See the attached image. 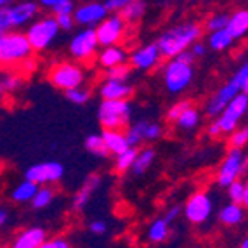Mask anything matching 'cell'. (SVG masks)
I'll return each mask as SVG.
<instances>
[{
  "label": "cell",
  "instance_id": "obj_1",
  "mask_svg": "<svg viewBox=\"0 0 248 248\" xmlns=\"http://www.w3.org/2000/svg\"><path fill=\"white\" fill-rule=\"evenodd\" d=\"M202 33H203L202 25L193 23V21H186V23H181V25H175L172 28L165 30L156 40V46L160 49L161 58H167V59L175 58L184 49H189L191 44H195L196 40H200Z\"/></svg>",
  "mask_w": 248,
  "mask_h": 248
},
{
  "label": "cell",
  "instance_id": "obj_2",
  "mask_svg": "<svg viewBox=\"0 0 248 248\" xmlns=\"http://www.w3.org/2000/svg\"><path fill=\"white\" fill-rule=\"evenodd\" d=\"M33 47L30 46L26 33L21 31H5L0 33V68H19L26 59L33 56Z\"/></svg>",
  "mask_w": 248,
  "mask_h": 248
},
{
  "label": "cell",
  "instance_id": "obj_3",
  "mask_svg": "<svg viewBox=\"0 0 248 248\" xmlns=\"http://www.w3.org/2000/svg\"><path fill=\"white\" fill-rule=\"evenodd\" d=\"M247 77H248V59L241 64L240 68H238V70H236V73L232 75L231 78L224 83L222 87H220L219 91L215 92L210 99L207 101V106H205L207 115L214 116L215 118V116L219 115V113L224 109V106H226V104L234 97V95L241 94V92H243Z\"/></svg>",
  "mask_w": 248,
  "mask_h": 248
},
{
  "label": "cell",
  "instance_id": "obj_4",
  "mask_svg": "<svg viewBox=\"0 0 248 248\" xmlns=\"http://www.w3.org/2000/svg\"><path fill=\"white\" fill-rule=\"evenodd\" d=\"M59 31L61 30L58 26L56 16H44L31 21L25 33L30 40V46L33 47L35 52H42V50L49 49L56 42Z\"/></svg>",
  "mask_w": 248,
  "mask_h": 248
},
{
  "label": "cell",
  "instance_id": "obj_5",
  "mask_svg": "<svg viewBox=\"0 0 248 248\" xmlns=\"http://www.w3.org/2000/svg\"><path fill=\"white\" fill-rule=\"evenodd\" d=\"M132 116L128 99H103L97 108V118L103 128H124Z\"/></svg>",
  "mask_w": 248,
  "mask_h": 248
},
{
  "label": "cell",
  "instance_id": "obj_6",
  "mask_svg": "<svg viewBox=\"0 0 248 248\" xmlns=\"http://www.w3.org/2000/svg\"><path fill=\"white\" fill-rule=\"evenodd\" d=\"M47 77H49V82L59 91H70V89L80 87L85 82L83 68L71 61H61L52 64Z\"/></svg>",
  "mask_w": 248,
  "mask_h": 248
},
{
  "label": "cell",
  "instance_id": "obj_7",
  "mask_svg": "<svg viewBox=\"0 0 248 248\" xmlns=\"http://www.w3.org/2000/svg\"><path fill=\"white\" fill-rule=\"evenodd\" d=\"M193 77H195L193 64L182 62L175 58L169 59L163 66V83L170 94H182L191 85Z\"/></svg>",
  "mask_w": 248,
  "mask_h": 248
},
{
  "label": "cell",
  "instance_id": "obj_8",
  "mask_svg": "<svg viewBox=\"0 0 248 248\" xmlns=\"http://www.w3.org/2000/svg\"><path fill=\"white\" fill-rule=\"evenodd\" d=\"M248 169V156L243 153V149L231 148L228 155L220 161L217 169V184L220 187H228L232 181L240 179Z\"/></svg>",
  "mask_w": 248,
  "mask_h": 248
},
{
  "label": "cell",
  "instance_id": "obj_9",
  "mask_svg": "<svg viewBox=\"0 0 248 248\" xmlns=\"http://www.w3.org/2000/svg\"><path fill=\"white\" fill-rule=\"evenodd\" d=\"M247 111H248V95L245 94V92H241V94L234 95V97L224 106V109L215 116L214 122L217 124L220 134L224 136V134L232 132V130L238 127L241 118L247 116Z\"/></svg>",
  "mask_w": 248,
  "mask_h": 248
},
{
  "label": "cell",
  "instance_id": "obj_10",
  "mask_svg": "<svg viewBox=\"0 0 248 248\" xmlns=\"http://www.w3.org/2000/svg\"><path fill=\"white\" fill-rule=\"evenodd\" d=\"M182 214L186 217V220L193 226H202V224L208 222V219L214 214V202H212L210 195L205 191H196L184 203Z\"/></svg>",
  "mask_w": 248,
  "mask_h": 248
},
{
  "label": "cell",
  "instance_id": "obj_11",
  "mask_svg": "<svg viewBox=\"0 0 248 248\" xmlns=\"http://www.w3.org/2000/svg\"><path fill=\"white\" fill-rule=\"evenodd\" d=\"M99 42H97V35H95V28L92 26H83L82 31L75 33L73 38L70 40L68 46V52L77 62H85L91 61L97 52Z\"/></svg>",
  "mask_w": 248,
  "mask_h": 248
},
{
  "label": "cell",
  "instance_id": "obj_12",
  "mask_svg": "<svg viewBox=\"0 0 248 248\" xmlns=\"http://www.w3.org/2000/svg\"><path fill=\"white\" fill-rule=\"evenodd\" d=\"M128 23L120 16V13L108 14L99 25L95 26V35H97V42L101 47L106 46H115L120 44V40L125 37Z\"/></svg>",
  "mask_w": 248,
  "mask_h": 248
},
{
  "label": "cell",
  "instance_id": "obj_13",
  "mask_svg": "<svg viewBox=\"0 0 248 248\" xmlns=\"http://www.w3.org/2000/svg\"><path fill=\"white\" fill-rule=\"evenodd\" d=\"M62 175H64V167L59 161H42L30 167L25 177L38 186H44V184H56L61 181Z\"/></svg>",
  "mask_w": 248,
  "mask_h": 248
},
{
  "label": "cell",
  "instance_id": "obj_14",
  "mask_svg": "<svg viewBox=\"0 0 248 248\" xmlns=\"http://www.w3.org/2000/svg\"><path fill=\"white\" fill-rule=\"evenodd\" d=\"M108 9L104 2L99 0H87V2H80L73 11L75 23L80 26H97L104 17L108 16Z\"/></svg>",
  "mask_w": 248,
  "mask_h": 248
},
{
  "label": "cell",
  "instance_id": "obj_15",
  "mask_svg": "<svg viewBox=\"0 0 248 248\" xmlns=\"http://www.w3.org/2000/svg\"><path fill=\"white\" fill-rule=\"evenodd\" d=\"M160 59H161V54L156 46V42L146 44V46H142V47H137V49L128 56L130 66L139 71H149V70H153V68H156Z\"/></svg>",
  "mask_w": 248,
  "mask_h": 248
},
{
  "label": "cell",
  "instance_id": "obj_16",
  "mask_svg": "<svg viewBox=\"0 0 248 248\" xmlns=\"http://www.w3.org/2000/svg\"><path fill=\"white\" fill-rule=\"evenodd\" d=\"M9 11H11L13 28L17 30L30 25L33 19H37L38 13H40V5H38V2H33V0H23V2L9 5Z\"/></svg>",
  "mask_w": 248,
  "mask_h": 248
},
{
  "label": "cell",
  "instance_id": "obj_17",
  "mask_svg": "<svg viewBox=\"0 0 248 248\" xmlns=\"http://www.w3.org/2000/svg\"><path fill=\"white\" fill-rule=\"evenodd\" d=\"M99 95L103 99H130L134 95V87L127 80L106 78L99 85Z\"/></svg>",
  "mask_w": 248,
  "mask_h": 248
},
{
  "label": "cell",
  "instance_id": "obj_18",
  "mask_svg": "<svg viewBox=\"0 0 248 248\" xmlns=\"http://www.w3.org/2000/svg\"><path fill=\"white\" fill-rule=\"evenodd\" d=\"M47 232L44 228L38 226H31V228L21 229L16 236H14L13 247L14 248H42V245L46 243Z\"/></svg>",
  "mask_w": 248,
  "mask_h": 248
},
{
  "label": "cell",
  "instance_id": "obj_19",
  "mask_svg": "<svg viewBox=\"0 0 248 248\" xmlns=\"http://www.w3.org/2000/svg\"><path fill=\"white\" fill-rule=\"evenodd\" d=\"M99 184H101L99 175L92 174V175H89V177L85 179V182L82 184V187H80V189L77 191V193H75V196H73V203H71V205H73L75 212H80V210H83V208H85V205L91 202L92 195L97 191Z\"/></svg>",
  "mask_w": 248,
  "mask_h": 248
},
{
  "label": "cell",
  "instance_id": "obj_20",
  "mask_svg": "<svg viewBox=\"0 0 248 248\" xmlns=\"http://www.w3.org/2000/svg\"><path fill=\"white\" fill-rule=\"evenodd\" d=\"M127 61H128L127 50L118 46V44L103 47V50H101L99 56H97V62H99V66H103L104 70L116 66V64H122V62H127Z\"/></svg>",
  "mask_w": 248,
  "mask_h": 248
},
{
  "label": "cell",
  "instance_id": "obj_21",
  "mask_svg": "<svg viewBox=\"0 0 248 248\" xmlns=\"http://www.w3.org/2000/svg\"><path fill=\"white\" fill-rule=\"evenodd\" d=\"M101 136H103L109 155H118L128 148L127 137H125V132H122V128H104Z\"/></svg>",
  "mask_w": 248,
  "mask_h": 248
},
{
  "label": "cell",
  "instance_id": "obj_22",
  "mask_svg": "<svg viewBox=\"0 0 248 248\" xmlns=\"http://www.w3.org/2000/svg\"><path fill=\"white\" fill-rule=\"evenodd\" d=\"M226 28L229 30V33L232 35L234 40L248 35V9H238L232 14H229V21Z\"/></svg>",
  "mask_w": 248,
  "mask_h": 248
},
{
  "label": "cell",
  "instance_id": "obj_23",
  "mask_svg": "<svg viewBox=\"0 0 248 248\" xmlns=\"http://www.w3.org/2000/svg\"><path fill=\"white\" fill-rule=\"evenodd\" d=\"M245 219V207L241 203H229L226 207L220 208L219 212V220L220 224L228 226V228H234L238 224H241Z\"/></svg>",
  "mask_w": 248,
  "mask_h": 248
},
{
  "label": "cell",
  "instance_id": "obj_24",
  "mask_svg": "<svg viewBox=\"0 0 248 248\" xmlns=\"http://www.w3.org/2000/svg\"><path fill=\"white\" fill-rule=\"evenodd\" d=\"M200 120H202V115H200L198 108H195L191 104L189 108H186L181 115L175 118V127L179 130H184V132H191V130H195L196 127L200 125Z\"/></svg>",
  "mask_w": 248,
  "mask_h": 248
},
{
  "label": "cell",
  "instance_id": "obj_25",
  "mask_svg": "<svg viewBox=\"0 0 248 248\" xmlns=\"http://www.w3.org/2000/svg\"><path fill=\"white\" fill-rule=\"evenodd\" d=\"M155 158H156V151L153 148H142L141 151H137L136 160L132 163V172L134 175H142L149 170V167L153 165Z\"/></svg>",
  "mask_w": 248,
  "mask_h": 248
},
{
  "label": "cell",
  "instance_id": "obj_26",
  "mask_svg": "<svg viewBox=\"0 0 248 248\" xmlns=\"http://www.w3.org/2000/svg\"><path fill=\"white\" fill-rule=\"evenodd\" d=\"M38 189V184H35L33 181L25 177V181H21L13 191H11V200L14 203H30L31 198L35 196Z\"/></svg>",
  "mask_w": 248,
  "mask_h": 248
},
{
  "label": "cell",
  "instance_id": "obj_27",
  "mask_svg": "<svg viewBox=\"0 0 248 248\" xmlns=\"http://www.w3.org/2000/svg\"><path fill=\"white\" fill-rule=\"evenodd\" d=\"M146 14V2L144 0H130L127 5L120 11V16L127 21L128 25L139 23Z\"/></svg>",
  "mask_w": 248,
  "mask_h": 248
},
{
  "label": "cell",
  "instance_id": "obj_28",
  "mask_svg": "<svg viewBox=\"0 0 248 248\" xmlns=\"http://www.w3.org/2000/svg\"><path fill=\"white\" fill-rule=\"evenodd\" d=\"M232 42H234V38L229 33L228 28L215 30V31L208 33V46H210V49L217 50V52H222V50L229 49L232 46Z\"/></svg>",
  "mask_w": 248,
  "mask_h": 248
},
{
  "label": "cell",
  "instance_id": "obj_29",
  "mask_svg": "<svg viewBox=\"0 0 248 248\" xmlns=\"http://www.w3.org/2000/svg\"><path fill=\"white\" fill-rule=\"evenodd\" d=\"M170 234V224L165 219H155L148 228L149 243H163Z\"/></svg>",
  "mask_w": 248,
  "mask_h": 248
},
{
  "label": "cell",
  "instance_id": "obj_30",
  "mask_svg": "<svg viewBox=\"0 0 248 248\" xmlns=\"http://www.w3.org/2000/svg\"><path fill=\"white\" fill-rule=\"evenodd\" d=\"M54 198H56V191H54V187L50 186V184H44V186H38L37 193H35V196L31 198V207L37 208V210H42V208H47L50 205V203L54 202Z\"/></svg>",
  "mask_w": 248,
  "mask_h": 248
},
{
  "label": "cell",
  "instance_id": "obj_31",
  "mask_svg": "<svg viewBox=\"0 0 248 248\" xmlns=\"http://www.w3.org/2000/svg\"><path fill=\"white\" fill-rule=\"evenodd\" d=\"M136 155H137V148H134V146H128L125 151L115 155V156H116L115 158V170H116V172H118V174L130 172L134 160H136Z\"/></svg>",
  "mask_w": 248,
  "mask_h": 248
},
{
  "label": "cell",
  "instance_id": "obj_32",
  "mask_svg": "<svg viewBox=\"0 0 248 248\" xmlns=\"http://www.w3.org/2000/svg\"><path fill=\"white\" fill-rule=\"evenodd\" d=\"M85 149L97 158H106L108 155H109L101 134H91V136L85 137Z\"/></svg>",
  "mask_w": 248,
  "mask_h": 248
},
{
  "label": "cell",
  "instance_id": "obj_33",
  "mask_svg": "<svg viewBox=\"0 0 248 248\" xmlns=\"http://www.w3.org/2000/svg\"><path fill=\"white\" fill-rule=\"evenodd\" d=\"M146 125H148V122H146V120H139V122H136L134 125H130V127H127V130H125V137H127L128 146H134V148H137L141 142H144Z\"/></svg>",
  "mask_w": 248,
  "mask_h": 248
},
{
  "label": "cell",
  "instance_id": "obj_34",
  "mask_svg": "<svg viewBox=\"0 0 248 248\" xmlns=\"http://www.w3.org/2000/svg\"><path fill=\"white\" fill-rule=\"evenodd\" d=\"M0 78H2V83H4V89L7 94H16L25 83V78L19 71H4L0 75Z\"/></svg>",
  "mask_w": 248,
  "mask_h": 248
},
{
  "label": "cell",
  "instance_id": "obj_35",
  "mask_svg": "<svg viewBox=\"0 0 248 248\" xmlns=\"http://www.w3.org/2000/svg\"><path fill=\"white\" fill-rule=\"evenodd\" d=\"M229 146L231 148H247L248 146V125L236 127L232 132H229Z\"/></svg>",
  "mask_w": 248,
  "mask_h": 248
},
{
  "label": "cell",
  "instance_id": "obj_36",
  "mask_svg": "<svg viewBox=\"0 0 248 248\" xmlns=\"http://www.w3.org/2000/svg\"><path fill=\"white\" fill-rule=\"evenodd\" d=\"M64 94H66V99L71 101L73 104H85L91 101V91L87 87H82V85L64 91Z\"/></svg>",
  "mask_w": 248,
  "mask_h": 248
},
{
  "label": "cell",
  "instance_id": "obj_37",
  "mask_svg": "<svg viewBox=\"0 0 248 248\" xmlns=\"http://www.w3.org/2000/svg\"><path fill=\"white\" fill-rule=\"evenodd\" d=\"M228 21H229V14L226 13H215L210 14L205 21V28L207 31H215V30H222L228 26Z\"/></svg>",
  "mask_w": 248,
  "mask_h": 248
},
{
  "label": "cell",
  "instance_id": "obj_38",
  "mask_svg": "<svg viewBox=\"0 0 248 248\" xmlns=\"http://www.w3.org/2000/svg\"><path fill=\"white\" fill-rule=\"evenodd\" d=\"M130 73H132V66H128L127 62H122V64H116L106 70V78L113 80H128L130 78Z\"/></svg>",
  "mask_w": 248,
  "mask_h": 248
},
{
  "label": "cell",
  "instance_id": "obj_39",
  "mask_svg": "<svg viewBox=\"0 0 248 248\" xmlns=\"http://www.w3.org/2000/svg\"><path fill=\"white\" fill-rule=\"evenodd\" d=\"M226 189H228V196H229V200H231L232 203H241V202H243L245 181H241V179H236V181H232L231 184L226 187Z\"/></svg>",
  "mask_w": 248,
  "mask_h": 248
},
{
  "label": "cell",
  "instance_id": "obj_40",
  "mask_svg": "<svg viewBox=\"0 0 248 248\" xmlns=\"http://www.w3.org/2000/svg\"><path fill=\"white\" fill-rule=\"evenodd\" d=\"M163 134V127L156 122H148L144 130V141H156Z\"/></svg>",
  "mask_w": 248,
  "mask_h": 248
},
{
  "label": "cell",
  "instance_id": "obj_41",
  "mask_svg": "<svg viewBox=\"0 0 248 248\" xmlns=\"http://www.w3.org/2000/svg\"><path fill=\"white\" fill-rule=\"evenodd\" d=\"M54 16H56V21H58V26L61 31H70L77 25L73 14H54Z\"/></svg>",
  "mask_w": 248,
  "mask_h": 248
},
{
  "label": "cell",
  "instance_id": "obj_42",
  "mask_svg": "<svg viewBox=\"0 0 248 248\" xmlns=\"http://www.w3.org/2000/svg\"><path fill=\"white\" fill-rule=\"evenodd\" d=\"M191 106V101H179V103L172 104V106L169 108V111H167V118H169L170 122H175V118H177L179 115H181L186 108Z\"/></svg>",
  "mask_w": 248,
  "mask_h": 248
},
{
  "label": "cell",
  "instance_id": "obj_43",
  "mask_svg": "<svg viewBox=\"0 0 248 248\" xmlns=\"http://www.w3.org/2000/svg\"><path fill=\"white\" fill-rule=\"evenodd\" d=\"M13 28V21H11V11L7 7H0V33H5Z\"/></svg>",
  "mask_w": 248,
  "mask_h": 248
},
{
  "label": "cell",
  "instance_id": "obj_44",
  "mask_svg": "<svg viewBox=\"0 0 248 248\" xmlns=\"http://www.w3.org/2000/svg\"><path fill=\"white\" fill-rule=\"evenodd\" d=\"M71 243L66 240V238H62V236H54V238H47L46 243L42 245V248H70Z\"/></svg>",
  "mask_w": 248,
  "mask_h": 248
},
{
  "label": "cell",
  "instance_id": "obj_45",
  "mask_svg": "<svg viewBox=\"0 0 248 248\" xmlns=\"http://www.w3.org/2000/svg\"><path fill=\"white\" fill-rule=\"evenodd\" d=\"M75 7H77L75 0H64V2H61V4L52 9V14H73Z\"/></svg>",
  "mask_w": 248,
  "mask_h": 248
},
{
  "label": "cell",
  "instance_id": "obj_46",
  "mask_svg": "<svg viewBox=\"0 0 248 248\" xmlns=\"http://www.w3.org/2000/svg\"><path fill=\"white\" fill-rule=\"evenodd\" d=\"M128 2L130 0H104V5H106L108 13H120Z\"/></svg>",
  "mask_w": 248,
  "mask_h": 248
},
{
  "label": "cell",
  "instance_id": "obj_47",
  "mask_svg": "<svg viewBox=\"0 0 248 248\" xmlns=\"http://www.w3.org/2000/svg\"><path fill=\"white\" fill-rule=\"evenodd\" d=\"M89 231L95 236H103V234H106V231H108V224L104 222V220H92V222L89 224Z\"/></svg>",
  "mask_w": 248,
  "mask_h": 248
},
{
  "label": "cell",
  "instance_id": "obj_48",
  "mask_svg": "<svg viewBox=\"0 0 248 248\" xmlns=\"http://www.w3.org/2000/svg\"><path fill=\"white\" fill-rule=\"evenodd\" d=\"M182 214V208L179 207V205H174V207H170L169 210H167V214H165V217L163 219L167 220L169 224H172V222H175V220L179 219V215Z\"/></svg>",
  "mask_w": 248,
  "mask_h": 248
},
{
  "label": "cell",
  "instance_id": "obj_49",
  "mask_svg": "<svg viewBox=\"0 0 248 248\" xmlns=\"http://www.w3.org/2000/svg\"><path fill=\"white\" fill-rule=\"evenodd\" d=\"M191 52L195 54V58H202V56H205L207 54V46L203 44V42H200V40H196L195 44H191Z\"/></svg>",
  "mask_w": 248,
  "mask_h": 248
},
{
  "label": "cell",
  "instance_id": "obj_50",
  "mask_svg": "<svg viewBox=\"0 0 248 248\" xmlns=\"http://www.w3.org/2000/svg\"><path fill=\"white\" fill-rule=\"evenodd\" d=\"M175 59H179V61L182 62H189V64H193L195 62V54L191 52V49H184L182 52H179L177 56H175Z\"/></svg>",
  "mask_w": 248,
  "mask_h": 248
},
{
  "label": "cell",
  "instance_id": "obj_51",
  "mask_svg": "<svg viewBox=\"0 0 248 248\" xmlns=\"http://www.w3.org/2000/svg\"><path fill=\"white\" fill-rule=\"evenodd\" d=\"M38 5H40V9H50L52 11L56 5H59L61 2H64V0H37Z\"/></svg>",
  "mask_w": 248,
  "mask_h": 248
},
{
  "label": "cell",
  "instance_id": "obj_52",
  "mask_svg": "<svg viewBox=\"0 0 248 248\" xmlns=\"http://www.w3.org/2000/svg\"><path fill=\"white\" fill-rule=\"evenodd\" d=\"M9 222V212L5 208H0V228H4Z\"/></svg>",
  "mask_w": 248,
  "mask_h": 248
},
{
  "label": "cell",
  "instance_id": "obj_53",
  "mask_svg": "<svg viewBox=\"0 0 248 248\" xmlns=\"http://www.w3.org/2000/svg\"><path fill=\"white\" fill-rule=\"evenodd\" d=\"M245 208H248V179L245 181V193H243V202H241Z\"/></svg>",
  "mask_w": 248,
  "mask_h": 248
},
{
  "label": "cell",
  "instance_id": "obj_54",
  "mask_svg": "<svg viewBox=\"0 0 248 248\" xmlns=\"http://www.w3.org/2000/svg\"><path fill=\"white\" fill-rule=\"evenodd\" d=\"M5 95H7V92H5V89H4V83H2V78H0V103H4Z\"/></svg>",
  "mask_w": 248,
  "mask_h": 248
},
{
  "label": "cell",
  "instance_id": "obj_55",
  "mask_svg": "<svg viewBox=\"0 0 248 248\" xmlns=\"http://www.w3.org/2000/svg\"><path fill=\"white\" fill-rule=\"evenodd\" d=\"M11 4H14V0H0V7H7Z\"/></svg>",
  "mask_w": 248,
  "mask_h": 248
},
{
  "label": "cell",
  "instance_id": "obj_56",
  "mask_svg": "<svg viewBox=\"0 0 248 248\" xmlns=\"http://www.w3.org/2000/svg\"><path fill=\"white\" fill-rule=\"evenodd\" d=\"M241 248H248V234L243 238V241H241Z\"/></svg>",
  "mask_w": 248,
  "mask_h": 248
},
{
  "label": "cell",
  "instance_id": "obj_57",
  "mask_svg": "<svg viewBox=\"0 0 248 248\" xmlns=\"http://www.w3.org/2000/svg\"><path fill=\"white\" fill-rule=\"evenodd\" d=\"M243 92L248 95V77H247V80H245V87H243Z\"/></svg>",
  "mask_w": 248,
  "mask_h": 248
},
{
  "label": "cell",
  "instance_id": "obj_58",
  "mask_svg": "<svg viewBox=\"0 0 248 248\" xmlns=\"http://www.w3.org/2000/svg\"><path fill=\"white\" fill-rule=\"evenodd\" d=\"M75 2H87V0H75Z\"/></svg>",
  "mask_w": 248,
  "mask_h": 248
},
{
  "label": "cell",
  "instance_id": "obj_59",
  "mask_svg": "<svg viewBox=\"0 0 248 248\" xmlns=\"http://www.w3.org/2000/svg\"><path fill=\"white\" fill-rule=\"evenodd\" d=\"M247 116H248V111H247Z\"/></svg>",
  "mask_w": 248,
  "mask_h": 248
}]
</instances>
